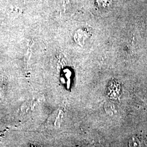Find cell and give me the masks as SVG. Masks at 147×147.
Wrapping results in <instances>:
<instances>
[{
  "mask_svg": "<svg viewBox=\"0 0 147 147\" xmlns=\"http://www.w3.org/2000/svg\"><path fill=\"white\" fill-rule=\"evenodd\" d=\"M129 147H140V142L136 138H133L129 141Z\"/></svg>",
  "mask_w": 147,
  "mask_h": 147,
  "instance_id": "obj_1",
  "label": "cell"
},
{
  "mask_svg": "<svg viewBox=\"0 0 147 147\" xmlns=\"http://www.w3.org/2000/svg\"><path fill=\"white\" fill-rule=\"evenodd\" d=\"M107 1L109 2V0H98L97 2L99 7L104 8L106 7L107 5H109V2H107Z\"/></svg>",
  "mask_w": 147,
  "mask_h": 147,
  "instance_id": "obj_2",
  "label": "cell"
},
{
  "mask_svg": "<svg viewBox=\"0 0 147 147\" xmlns=\"http://www.w3.org/2000/svg\"><path fill=\"white\" fill-rule=\"evenodd\" d=\"M28 147H41L40 146H36V145H34V144H31V145H30Z\"/></svg>",
  "mask_w": 147,
  "mask_h": 147,
  "instance_id": "obj_3",
  "label": "cell"
}]
</instances>
